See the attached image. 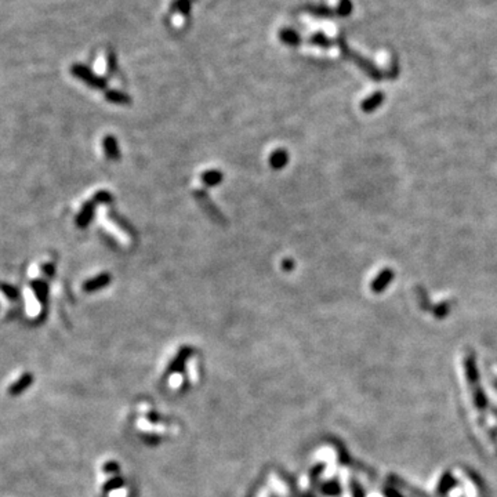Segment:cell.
Segmentation results:
<instances>
[{"label": "cell", "mask_w": 497, "mask_h": 497, "mask_svg": "<svg viewBox=\"0 0 497 497\" xmlns=\"http://www.w3.org/2000/svg\"><path fill=\"white\" fill-rule=\"evenodd\" d=\"M279 38H281L283 43L289 44V46H299L301 43V38H300L299 33L293 31V29H289V28L287 29H282L279 32Z\"/></svg>", "instance_id": "11"}, {"label": "cell", "mask_w": 497, "mask_h": 497, "mask_svg": "<svg viewBox=\"0 0 497 497\" xmlns=\"http://www.w3.org/2000/svg\"><path fill=\"white\" fill-rule=\"evenodd\" d=\"M287 162H289V155L285 150L273 151L271 158H269V164L273 170H281L286 166Z\"/></svg>", "instance_id": "7"}, {"label": "cell", "mask_w": 497, "mask_h": 497, "mask_svg": "<svg viewBox=\"0 0 497 497\" xmlns=\"http://www.w3.org/2000/svg\"><path fill=\"white\" fill-rule=\"evenodd\" d=\"M309 43L314 44V46H319V47H330V46H332V42H330V40L327 39L323 33H321V32L314 33V35L309 38Z\"/></svg>", "instance_id": "13"}, {"label": "cell", "mask_w": 497, "mask_h": 497, "mask_svg": "<svg viewBox=\"0 0 497 497\" xmlns=\"http://www.w3.org/2000/svg\"><path fill=\"white\" fill-rule=\"evenodd\" d=\"M223 177H224L223 173L217 172V170H209L202 174V182L206 187H216L223 181Z\"/></svg>", "instance_id": "12"}, {"label": "cell", "mask_w": 497, "mask_h": 497, "mask_svg": "<svg viewBox=\"0 0 497 497\" xmlns=\"http://www.w3.org/2000/svg\"><path fill=\"white\" fill-rule=\"evenodd\" d=\"M336 13L339 14L340 17H348L352 13V3L351 0H340Z\"/></svg>", "instance_id": "14"}, {"label": "cell", "mask_w": 497, "mask_h": 497, "mask_svg": "<svg viewBox=\"0 0 497 497\" xmlns=\"http://www.w3.org/2000/svg\"><path fill=\"white\" fill-rule=\"evenodd\" d=\"M172 9L187 15V14H189V10H191V0H174Z\"/></svg>", "instance_id": "15"}, {"label": "cell", "mask_w": 497, "mask_h": 497, "mask_svg": "<svg viewBox=\"0 0 497 497\" xmlns=\"http://www.w3.org/2000/svg\"><path fill=\"white\" fill-rule=\"evenodd\" d=\"M308 13L317 15V17H330L333 11L327 7H323V6H311L308 7Z\"/></svg>", "instance_id": "16"}, {"label": "cell", "mask_w": 497, "mask_h": 497, "mask_svg": "<svg viewBox=\"0 0 497 497\" xmlns=\"http://www.w3.org/2000/svg\"><path fill=\"white\" fill-rule=\"evenodd\" d=\"M282 268L285 269V271H291V269L294 268V263H293L291 260H285V261L282 263Z\"/></svg>", "instance_id": "21"}, {"label": "cell", "mask_w": 497, "mask_h": 497, "mask_svg": "<svg viewBox=\"0 0 497 497\" xmlns=\"http://www.w3.org/2000/svg\"><path fill=\"white\" fill-rule=\"evenodd\" d=\"M383 100H384L383 93H380V91L374 93V94H372L370 97H367L365 101L362 102V105H361L362 109L365 111V112H372V111L376 109L377 106L381 105Z\"/></svg>", "instance_id": "10"}, {"label": "cell", "mask_w": 497, "mask_h": 497, "mask_svg": "<svg viewBox=\"0 0 497 497\" xmlns=\"http://www.w3.org/2000/svg\"><path fill=\"white\" fill-rule=\"evenodd\" d=\"M70 72L79 78L80 80H83L84 83H87L88 86H91L94 88L102 90L106 87V80L104 78H100L96 73H93L91 70L88 69L87 66L82 65V64H73L70 66Z\"/></svg>", "instance_id": "2"}, {"label": "cell", "mask_w": 497, "mask_h": 497, "mask_svg": "<svg viewBox=\"0 0 497 497\" xmlns=\"http://www.w3.org/2000/svg\"><path fill=\"white\" fill-rule=\"evenodd\" d=\"M94 210H96V202H87L83 206V209L80 210L79 216L76 217V225L80 228H86L90 223H91L93 217H94Z\"/></svg>", "instance_id": "4"}, {"label": "cell", "mask_w": 497, "mask_h": 497, "mask_svg": "<svg viewBox=\"0 0 497 497\" xmlns=\"http://www.w3.org/2000/svg\"><path fill=\"white\" fill-rule=\"evenodd\" d=\"M46 271L49 273H53V267L51 265H49V267H46Z\"/></svg>", "instance_id": "23"}, {"label": "cell", "mask_w": 497, "mask_h": 497, "mask_svg": "<svg viewBox=\"0 0 497 497\" xmlns=\"http://www.w3.org/2000/svg\"><path fill=\"white\" fill-rule=\"evenodd\" d=\"M195 196L198 198V202L200 203V206H202L203 209L210 214L211 218H214L217 223H223V221H224L223 214H220V211L217 210L216 206L210 202V199L207 198V195L205 194V192H200V191H199V192H195Z\"/></svg>", "instance_id": "3"}, {"label": "cell", "mask_w": 497, "mask_h": 497, "mask_svg": "<svg viewBox=\"0 0 497 497\" xmlns=\"http://www.w3.org/2000/svg\"><path fill=\"white\" fill-rule=\"evenodd\" d=\"M111 217H112V218L115 220V223H118V224H119L120 227L124 229V231H127V233H130V235H134V228H132V227H130L127 223H123V221H124L123 218H120V217L118 216V214H115V213H112V214H111Z\"/></svg>", "instance_id": "19"}, {"label": "cell", "mask_w": 497, "mask_h": 497, "mask_svg": "<svg viewBox=\"0 0 497 497\" xmlns=\"http://www.w3.org/2000/svg\"><path fill=\"white\" fill-rule=\"evenodd\" d=\"M392 277H394L392 271H390V269L383 271V272L380 273V275L374 279L373 283H372V290L376 291V293L383 291L384 289L388 286V283L392 281Z\"/></svg>", "instance_id": "8"}, {"label": "cell", "mask_w": 497, "mask_h": 497, "mask_svg": "<svg viewBox=\"0 0 497 497\" xmlns=\"http://www.w3.org/2000/svg\"><path fill=\"white\" fill-rule=\"evenodd\" d=\"M115 70H116V57L112 51H109L108 53V72L114 73Z\"/></svg>", "instance_id": "20"}, {"label": "cell", "mask_w": 497, "mask_h": 497, "mask_svg": "<svg viewBox=\"0 0 497 497\" xmlns=\"http://www.w3.org/2000/svg\"><path fill=\"white\" fill-rule=\"evenodd\" d=\"M94 202H96V205H105V203H111L112 202V195L109 194V192H106V191H101V192H98L96 196H94Z\"/></svg>", "instance_id": "18"}, {"label": "cell", "mask_w": 497, "mask_h": 497, "mask_svg": "<svg viewBox=\"0 0 497 497\" xmlns=\"http://www.w3.org/2000/svg\"><path fill=\"white\" fill-rule=\"evenodd\" d=\"M105 98L109 102H114V104H119V105H127V104H132V98L128 97L127 94H124L122 91H118V90H108L105 93Z\"/></svg>", "instance_id": "9"}, {"label": "cell", "mask_w": 497, "mask_h": 497, "mask_svg": "<svg viewBox=\"0 0 497 497\" xmlns=\"http://www.w3.org/2000/svg\"><path fill=\"white\" fill-rule=\"evenodd\" d=\"M111 281H112V278H111L109 273H101V275H97L96 278L86 282L83 285V290L88 291V293L100 290L102 287H105L106 285H109Z\"/></svg>", "instance_id": "5"}, {"label": "cell", "mask_w": 497, "mask_h": 497, "mask_svg": "<svg viewBox=\"0 0 497 497\" xmlns=\"http://www.w3.org/2000/svg\"><path fill=\"white\" fill-rule=\"evenodd\" d=\"M3 290H5L9 296H13V297H15V296H17V291L14 290V289H11L10 286H3Z\"/></svg>", "instance_id": "22"}, {"label": "cell", "mask_w": 497, "mask_h": 497, "mask_svg": "<svg viewBox=\"0 0 497 497\" xmlns=\"http://www.w3.org/2000/svg\"><path fill=\"white\" fill-rule=\"evenodd\" d=\"M104 151H105L106 158L111 160H119L120 159V151L118 146V141L112 136H108L104 138Z\"/></svg>", "instance_id": "6"}, {"label": "cell", "mask_w": 497, "mask_h": 497, "mask_svg": "<svg viewBox=\"0 0 497 497\" xmlns=\"http://www.w3.org/2000/svg\"><path fill=\"white\" fill-rule=\"evenodd\" d=\"M337 43H339L340 50L343 51L344 56L349 58V60H352V61L357 62L358 65H359V68H361L362 70H365L366 73H367L372 79H380V78H381L380 70H378L377 68L372 64V62H369L367 60H365V58L359 57L357 53H352L351 50L348 49L347 43H345V40H344L343 38H340V39L337 40Z\"/></svg>", "instance_id": "1"}, {"label": "cell", "mask_w": 497, "mask_h": 497, "mask_svg": "<svg viewBox=\"0 0 497 497\" xmlns=\"http://www.w3.org/2000/svg\"><path fill=\"white\" fill-rule=\"evenodd\" d=\"M32 287H33V290H35L38 299L43 300L44 297H46V293H47V285H46L44 282H40V281L33 282Z\"/></svg>", "instance_id": "17"}]
</instances>
